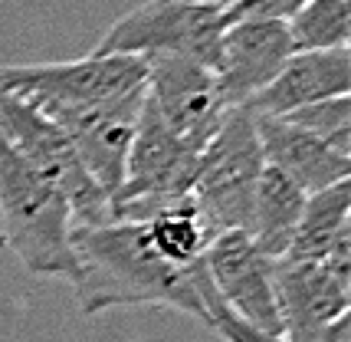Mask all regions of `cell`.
I'll return each mask as SVG.
<instances>
[{
    "label": "cell",
    "mask_w": 351,
    "mask_h": 342,
    "mask_svg": "<svg viewBox=\"0 0 351 342\" xmlns=\"http://www.w3.org/2000/svg\"><path fill=\"white\" fill-rule=\"evenodd\" d=\"M194 280H197L200 299H204V310H207V326L214 329L223 342H286V339L263 336V332H256V329L243 326L233 312L223 310L220 299H217V293H214V286H210V277H207V270H204V260H200L197 270H194Z\"/></svg>",
    "instance_id": "19"
},
{
    "label": "cell",
    "mask_w": 351,
    "mask_h": 342,
    "mask_svg": "<svg viewBox=\"0 0 351 342\" xmlns=\"http://www.w3.org/2000/svg\"><path fill=\"white\" fill-rule=\"evenodd\" d=\"M0 233L16 260L40 277L73 273V214L62 194L0 132Z\"/></svg>",
    "instance_id": "2"
},
{
    "label": "cell",
    "mask_w": 351,
    "mask_h": 342,
    "mask_svg": "<svg viewBox=\"0 0 351 342\" xmlns=\"http://www.w3.org/2000/svg\"><path fill=\"white\" fill-rule=\"evenodd\" d=\"M306 0H237L223 10V27L233 23H289Z\"/></svg>",
    "instance_id": "20"
},
{
    "label": "cell",
    "mask_w": 351,
    "mask_h": 342,
    "mask_svg": "<svg viewBox=\"0 0 351 342\" xmlns=\"http://www.w3.org/2000/svg\"><path fill=\"white\" fill-rule=\"evenodd\" d=\"M306 194L292 185L289 178H282L279 171L263 168L256 194H253V211H250V240L260 247L263 257L282 260L289 253V244L295 237V227L302 220Z\"/></svg>",
    "instance_id": "15"
},
{
    "label": "cell",
    "mask_w": 351,
    "mask_h": 342,
    "mask_svg": "<svg viewBox=\"0 0 351 342\" xmlns=\"http://www.w3.org/2000/svg\"><path fill=\"white\" fill-rule=\"evenodd\" d=\"M204 270L210 277L220 306L233 312L243 326L263 336L282 339V316L276 303L273 260L263 257L246 231L217 233L204 253Z\"/></svg>",
    "instance_id": "8"
},
{
    "label": "cell",
    "mask_w": 351,
    "mask_h": 342,
    "mask_svg": "<svg viewBox=\"0 0 351 342\" xmlns=\"http://www.w3.org/2000/svg\"><path fill=\"white\" fill-rule=\"evenodd\" d=\"M256 139H260L266 168L289 178L306 198L338 185V181H348V158H341L328 145H322L319 139H312L302 128L282 122V119L256 115Z\"/></svg>",
    "instance_id": "13"
},
{
    "label": "cell",
    "mask_w": 351,
    "mask_h": 342,
    "mask_svg": "<svg viewBox=\"0 0 351 342\" xmlns=\"http://www.w3.org/2000/svg\"><path fill=\"white\" fill-rule=\"evenodd\" d=\"M145 233H148L152 247L158 250V257L178 270H187L197 260H204L210 240L217 237L194 207V198H181L171 207L158 211L152 220H145Z\"/></svg>",
    "instance_id": "16"
},
{
    "label": "cell",
    "mask_w": 351,
    "mask_h": 342,
    "mask_svg": "<svg viewBox=\"0 0 351 342\" xmlns=\"http://www.w3.org/2000/svg\"><path fill=\"white\" fill-rule=\"evenodd\" d=\"M148 62V102L171 132L204 152L233 109L217 82V73L181 56H152Z\"/></svg>",
    "instance_id": "9"
},
{
    "label": "cell",
    "mask_w": 351,
    "mask_h": 342,
    "mask_svg": "<svg viewBox=\"0 0 351 342\" xmlns=\"http://www.w3.org/2000/svg\"><path fill=\"white\" fill-rule=\"evenodd\" d=\"M351 227H348V181L308 194L302 220L295 227L289 253L282 260H325L351 264Z\"/></svg>",
    "instance_id": "14"
},
{
    "label": "cell",
    "mask_w": 351,
    "mask_h": 342,
    "mask_svg": "<svg viewBox=\"0 0 351 342\" xmlns=\"http://www.w3.org/2000/svg\"><path fill=\"white\" fill-rule=\"evenodd\" d=\"M187 3H200V7H214V10H227L237 0H187Z\"/></svg>",
    "instance_id": "21"
},
{
    "label": "cell",
    "mask_w": 351,
    "mask_h": 342,
    "mask_svg": "<svg viewBox=\"0 0 351 342\" xmlns=\"http://www.w3.org/2000/svg\"><path fill=\"white\" fill-rule=\"evenodd\" d=\"M282 122L302 128L306 135L319 139L322 145H328L341 158H351V95L295 109L289 115H282Z\"/></svg>",
    "instance_id": "18"
},
{
    "label": "cell",
    "mask_w": 351,
    "mask_h": 342,
    "mask_svg": "<svg viewBox=\"0 0 351 342\" xmlns=\"http://www.w3.org/2000/svg\"><path fill=\"white\" fill-rule=\"evenodd\" d=\"M295 53L348 49L351 0H306V7L286 23Z\"/></svg>",
    "instance_id": "17"
},
{
    "label": "cell",
    "mask_w": 351,
    "mask_h": 342,
    "mask_svg": "<svg viewBox=\"0 0 351 342\" xmlns=\"http://www.w3.org/2000/svg\"><path fill=\"white\" fill-rule=\"evenodd\" d=\"M141 106H145V95L125 99V102H102V106H46L36 112H43L69 139L82 168L106 191L108 204H112L115 191L122 187L125 161H128V148L135 139Z\"/></svg>",
    "instance_id": "10"
},
{
    "label": "cell",
    "mask_w": 351,
    "mask_h": 342,
    "mask_svg": "<svg viewBox=\"0 0 351 342\" xmlns=\"http://www.w3.org/2000/svg\"><path fill=\"white\" fill-rule=\"evenodd\" d=\"M73 293L86 316H99L119 306H165L207 323L194 266L178 270L158 257L145 224H99L73 227Z\"/></svg>",
    "instance_id": "1"
},
{
    "label": "cell",
    "mask_w": 351,
    "mask_h": 342,
    "mask_svg": "<svg viewBox=\"0 0 351 342\" xmlns=\"http://www.w3.org/2000/svg\"><path fill=\"white\" fill-rule=\"evenodd\" d=\"M0 132L62 194L73 214V227L112 224V204L106 191L89 178L76 148L43 112H36L20 95L0 89Z\"/></svg>",
    "instance_id": "6"
},
{
    "label": "cell",
    "mask_w": 351,
    "mask_h": 342,
    "mask_svg": "<svg viewBox=\"0 0 351 342\" xmlns=\"http://www.w3.org/2000/svg\"><path fill=\"white\" fill-rule=\"evenodd\" d=\"M223 27V10L200 7L187 0H145L135 10L119 16L92 53L108 56H181L207 69L217 66V47Z\"/></svg>",
    "instance_id": "5"
},
{
    "label": "cell",
    "mask_w": 351,
    "mask_h": 342,
    "mask_svg": "<svg viewBox=\"0 0 351 342\" xmlns=\"http://www.w3.org/2000/svg\"><path fill=\"white\" fill-rule=\"evenodd\" d=\"M273 280L286 342H351L348 264L276 260Z\"/></svg>",
    "instance_id": "7"
},
{
    "label": "cell",
    "mask_w": 351,
    "mask_h": 342,
    "mask_svg": "<svg viewBox=\"0 0 351 342\" xmlns=\"http://www.w3.org/2000/svg\"><path fill=\"white\" fill-rule=\"evenodd\" d=\"M292 53L295 49H292L286 23H233L227 27L220 33L214 73L230 106L237 109V106H246L253 95H260Z\"/></svg>",
    "instance_id": "11"
},
{
    "label": "cell",
    "mask_w": 351,
    "mask_h": 342,
    "mask_svg": "<svg viewBox=\"0 0 351 342\" xmlns=\"http://www.w3.org/2000/svg\"><path fill=\"white\" fill-rule=\"evenodd\" d=\"M0 89L20 95L33 109L46 106H102L141 99L148 93V62L141 56L89 53L69 62H0Z\"/></svg>",
    "instance_id": "4"
},
{
    "label": "cell",
    "mask_w": 351,
    "mask_h": 342,
    "mask_svg": "<svg viewBox=\"0 0 351 342\" xmlns=\"http://www.w3.org/2000/svg\"><path fill=\"white\" fill-rule=\"evenodd\" d=\"M266 168L256 139V115L243 106L227 112L217 135L200 152L191 198L214 233L246 231L253 194Z\"/></svg>",
    "instance_id": "3"
},
{
    "label": "cell",
    "mask_w": 351,
    "mask_h": 342,
    "mask_svg": "<svg viewBox=\"0 0 351 342\" xmlns=\"http://www.w3.org/2000/svg\"><path fill=\"white\" fill-rule=\"evenodd\" d=\"M351 93V53L348 49H312L292 53L276 79L253 95L243 109L266 119H282L295 109H306L315 102L341 99Z\"/></svg>",
    "instance_id": "12"
}]
</instances>
